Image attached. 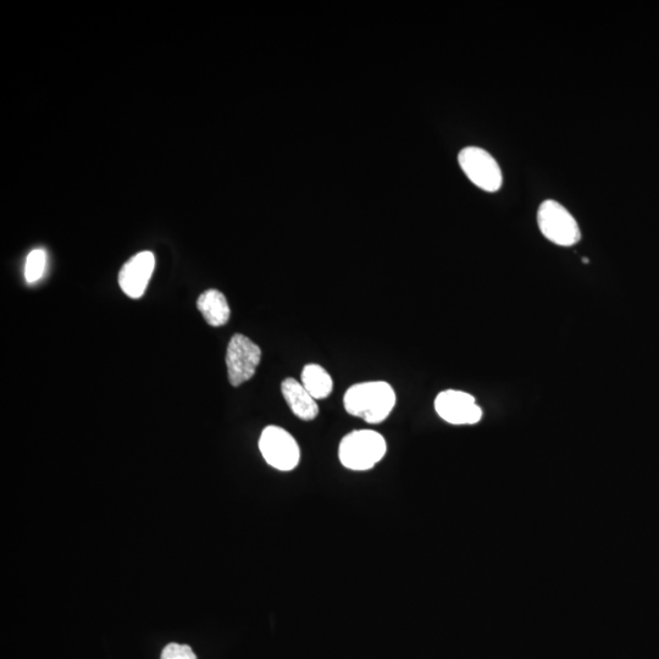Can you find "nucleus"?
<instances>
[{"label": "nucleus", "mask_w": 659, "mask_h": 659, "mask_svg": "<svg viewBox=\"0 0 659 659\" xmlns=\"http://www.w3.org/2000/svg\"><path fill=\"white\" fill-rule=\"evenodd\" d=\"M282 395L297 418L310 422L318 417L317 400L306 390V387L293 378H287L281 385Z\"/></svg>", "instance_id": "nucleus-9"}, {"label": "nucleus", "mask_w": 659, "mask_h": 659, "mask_svg": "<svg viewBox=\"0 0 659 659\" xmlns=\"http://www.w3.org/2000/svg\"><path fill=\"white\" fill-rule=\"evenodd\" d=\"M160 659H197V656L190 646L169 644L165 646Z\"/></svg>", "instance_id": "nucleus-13"}, {"label": "nucleus", "mask_w": 659, "mask_h": 659, "mask_svg": "<svg viewBox=\"0 0 659 659\" xmlns=\"http://www.w3.org/2000/svg\"><path fill=\"white\" fill-rule=\"evenodd\" d=\"M154 267L155 258L152 252H141L132 257L119 274V285L125 295L134 299L145 295Z\"/></svg>", "instance_id": "nucleus-8"}, {"label": "nucleus", "mask_w": 659, "mask_h": 659, "mask_svg": "<svg viewBox=\"0 0 659 659\" xmlns=\"http://www.w3.org/2000/svg\"><path fill=\"white\" fill-rule=\"evenodd\" d=\"M464 174L475 186L486 192H497L503 182L502 171L496 159L479 147L464 148L458 155Z\"/></svg>", "instance_id": "nucleus-5"}, {"label": "nucleus", "mask_w": 659, "mask_h": 659, "mask_svg": "<svg viewBox=\"0 0 659 659\" xmlns=\"http://www.w3.org/2000/svg\"><path fill=\"white\" fill-rule=\"evenodd\" d=\"M542 235L548 241L562 247H572L580 241L581 232L577 220L561 203L548 199L537 212Z\"/></svg>", "instance_id": "nucleus-3"}, {"label": "nucleus", "mask_w": 659, "mask_h": 659, "mask_svg": "<svg viewBox=\"0 0 659 659\" xmlns=\"http://www.w3.org/2000/svg\"><path fill=\"white\" fill-rule=\"evenodd\" d=\"M302 385L312 395L314 400H324L329 397L334 387L331 376L318 364H309L302 371Z\"/></svg>", "instance_id": "nucleus-11"}, {"label": "nucleus", "mask_w": 659, "mask_h": 659, "mask_svg": "<svg viewBox=\"0 0 659 659\" xmlns=\"http://www.w3.org/2000/svg\"><path fill=\"white\" fill-rule=\"evenodd\" d=\"M197 308L210 326L219 328L230 319L231 310L224 293L218 290H208L199 296Z\"/></svg>", "instance_id": "nucleus-10"}, {"label": "nucleus", "mask_w": 659, "mask_h": 659, "mask_svg": "<svg viewBox=\"0 0 659 659\" xmlns=\"http://www.w3.org/2000/svg\"><path fill=\"white\" fill-rule=\"evenodd\" d=\"M259 450L270 467L291 472L301 462V448L295 437L280 426L270 425L259 439Z\"/></svg>", "instance_id": "nucleus-4"}, {"label": "nucleus", "mask_w": 659, "mask_h": 659, "mask_svg": "<svg viewBox=\"0 0 659 659\" xmlns=\"http://www.w3.org/2000/svg\"><path fill=\"white\" fill-rule=\"evenodd\" d=\"M386 452L384 436L374 430H356L343 437L339 458L343 467L354 472H365L381 462Z\"/></svg>", "instance_id": "nucleus-2"}, {"label": "nucleus", "mask_w": 659, "mask_h": 659, "mask_svg": "<svg viewBox=\"0 0 659 659\" xmlns=\"http://www.w3.org/2000/svg\"><path fill=\"white\" fill-rule=\"evenodd\" d=\"M47 267V252L42 248L33 249L27 256L25 265V279L29 284L40 281Z\"/></svg>", "instance_id": "nucleus-12"}, {"label": "nucleus", "mask_w": 659, "mask_h": 659, "mask_svg": "<svg viewBox=\"0 0 659 659\" xmlns=\"http://www.w3.org/2000/svg\"><path fill=\"white\" fill-rule=\"evenodd\" d=\"M262 359V350L248 337L237 334L230 340L226 352L227 374L232 386L251 380Z\"/></svg>", "instance_id": "nucleus-6"}, {"label": "nucleus", "mask_w": 659, "mask_h": 659, "mask_svg": "<svg viewBox=\"0 0 659 659\" xmlns=\"http://www.w3.org/2000/svg\"><path fill=\"white\" fill-rule=\"evenodd\" d=\"M347 413L368 424L384 422L396 406V393L385 381L353 385L343 398Z\"/></svg>", "instance_id": "nucleus-1"}, {"label": "nucleus", "mask_w": 659, "mask_h": 659, "mask_svg": "<svg viewBox=\"0 0 659 659\" xmlns=\"http://www.w3.org/2000/svg\"><path fill=\"white\" fill-rule=\"evenodd\" d=\"M437 414L452 425H473L483 418V411L469 393L448 390L440 393L435 400Z\"/></svg>", "instance_id": "nucleus-7"}]
</instances>
